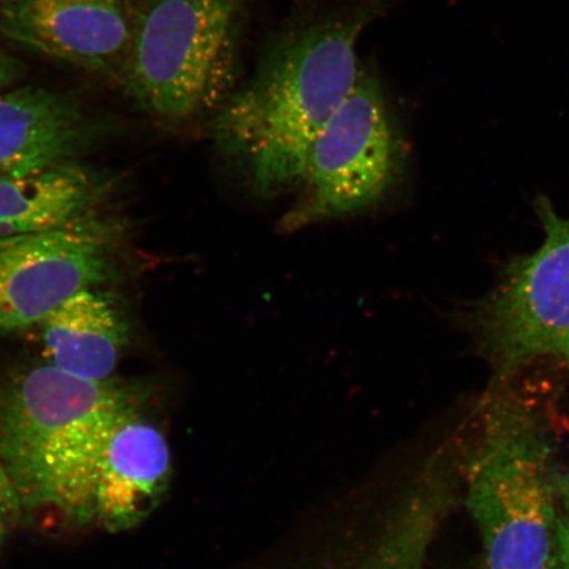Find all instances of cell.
Returning a JSON list of instances; mask_svg holds the SVG:
<instances>
[{
    "label": "cell",
    "mask_w": 569,
    "mask_h": 569,
    "mask_svg": "<svg viewBox=\"0 0 569 569\" xmlns=\"http://www.w3.org/2000/svg\"><path fill=\"white\" fill-rule=\"evenodd\" d=\"M380 6L345 0L295 13L210 120L212 139L261 194L300 188L312 142L358 81L359 41Z\"/></svg>",
    "instance_id": "6da1fadb"
},
{
    "label": "cell",
    "mask_w": 569,
    "mask_h": 569,
    "mask_svg": "<svg viewBox=\"0 0 569 569\" xmlns=\"http://www.w3.org/2000/svg\"><path fill=\"white\" fill-rule=\"evenodd\" d=\"M248 0H133L119 83L162 126L210 123L237 83Z\"/></svg>",
    "instance_id": "7a4b0ae2"
},
{
    "label": "cell",
    "mask_w": 569,
    "mask_h": 569,
    "mask_svg": "<svg viewBox=\"0 0 569 569\" xmlns=\"http://www.w3.org/2000/svg\"><path fill=\"white\" fill-rule=\"evenodd\" d=\"M467 466V507L488 569H550L555 526L552 450L538 412L495 383L479 408Z\"/></svg>",
    "instance_id": "3957f363"
},
{
    "label": "cell",
    "mask_w": 569,
    "mask_h": 569,
    "mask_svg": "<svg viewBox=\"0 0 569 569\" xmlns=\"http://www.w3.org/2000/svg\"><path fill=\"white\" fill-rule=\"evenodd\" d=\"M170 473L166 437L130 397L63 446L49 462L36 505H53L78 522L123 531L158 507Z\"/></svg>",
    "instance_id": "277c9868"
},
{
    "label": "cell",
    "mask_w": 569,
    "mask_h": 569,
    "mask_svg": "<svg viewBox=\"0 0 569 569\" xmlns=\"http://www.w3.org/2000/svg\"><path fill=\"white\" fill-rule=\"evenodd\" d=\"M401 159L400 138L379 80L366 68L312 142L287 232L371 208Z\"/></svg>",
    "instance_id": "5b68a950"
},
{
    "label": "cell",
    "mask_w": 569,
    "mask_h": 569,
    "mask_svg": "<svg viewBox=\"0 0 569 569\" xmlns=\"http://www.w3.org/2000/svg\"><path fill=\"white\" fill-rule=\"evenodd\" d=\"M545 240L511 262L500 283L478 306L475 336L495 371L509 381L540 356L557 353L569 333V218L539 202Z\"/></svg>",
    "instance_id": "8992f818"
},
{
    "label": "cell",
    "mask_w": 569,
    "mask_h": 569,
    "mask_svg": "<svg viewBox=\"0 0 569 569\" xmlns=\"http://www.w3.org/2000/svg\"><path fill=\"white\" fill-rule=\"evenodd\" d=\"M130 398L110 381L80 379L51 365L0 393V459L21 507H36L49 462L76 433Z\"/></svg>",
    "instance_id": "52a82bcc"
},
{
    "label": "cell",
    "mask_w": 569,
    "mask_h": 569,
    "mask_svg": "<svg viewBox=\"0 0 569 569\" xmlns=\"http://www.w3.org/2000/svg\"><path fill=\"white\" fill-rule=\"evenodd\" d=\"M106 232L87 218L0 238V333L40 325L70 297L104 281Z\"/></svg>",
    "instance_id": "ba28073f"
},
{
    "label": "cell",
    "mask_w": 569,
    "mask_h": 569,
    "mask_svg": "<svg viewBox=\"0 0 569 569\" xmlns=\"http://www.w3.org/2000/svg\"><path fill=\"white\" fill-rule=\"evenodd\" d=\"M133 0H0V33L21 47L119 81Z\"/></svg>",
    "instance_id": "9c48e42d"
},
{
    "label": "cell",
    "mask_w": 569,
    "mask_h": 569,
    "mask_svg": "<svg viewBox=\"0 0 569 569\" xmlns=\"http://www.w3.org/2000/svg\"><path fill=\"white\" fill-rule=\"evenodd\" d=\"M99 126L73 98L41 88L0 92V177H24L77 162Z\"/></svg>",
    "instance_id": "30bf717a"
},
{
    "label": "cell",
    "mask_w": 569,
    "mask_h": 569,
    "mask_svg": "<svg viewBox=\"0 0 569 569\" xmlns=\"http://www.w3.org/2000/svg\"><path fill=\"white\" fill-rule=\"evenodd\" d=\"M49 365L80 379L109 381L126 341V326L94 289L80 291L42 322Z\"/></svg>",
    "instance_id": "8fae6325"
},
{
    "label": "cell",
    "mask_w": 569,
    "mask_h": 569,
    "mask_svg": "<svg viewBox=\"0 0 569 569\" xmlns=\"http://www.w3.org/2000/svg\"><path fill=\"white\" fill-rule=\"evenodd\" d=\"M104 182L78 162L24 177H0V238L59 229L84 218Z\"/></svg>",
    "instance_id": "7c38bea8"
},
{
    "label": "cell",
    "mask_w": 569,
    "mask_h": 569,
    "mask_svg": "<svg viewBox=\"0 0 569 569\" xmlns=\"http://www.w3.org/2000/svg\"><path fill=\"white\" fill-rule=\"evenodd\" d=\"M431 532L422 518L400 513L358 569H419Z\"/></svg>",
    "instance_id": "4fadbf2b"
},
{
    "label": "cell",
    "mask_w": 569,
    "mask_h": 569,
    "mask_svg": "<svg viewBox=\"0 0 569 569\" xmlns=\"http://www.w3.org/2000/svg\"><path fill=\"white\" fill-rule=\"evenodd\" d=\"M20 508L21 502L16 487L0 459V549L4 542L7 526L12 521V517L18 516Z\"/></svg>",
    "instance_id": "5bb4252c"
},
{
    "label": "cell",
    "mask_w": 569,
    "mask_h": 569,
    "mask_svg": "<svg viewBox=\"0 0 569 569\" xmlns=\"http://www.w3.org/2000/svg\"><path fill=\"white\" fill-rule=\"evenodd\" d=\"M550 569H569V519L560 518L555 526Z\"/></svg>",
    "instance_id": "9a60e30c"
},
{
    "label": "cell",
    "mask_w": 569,
    "mask_h": 569,
    "mask_svg": "<svg viewBox=\"0 0 569 569\" xmlns=\"http://www.w3.org/2000/svg\"><path fill=\"white\" fill-rule=\"evenodd\" d=\"M21 76H23L21 62L0 52V92L10 90Z\"/></svg>",
    "instance_id": "2e32d148"
},
{
    "label": "cell",
    "mask_w": 569,
    "mask_h": 569,
    "mask_svg": "<svg viewBox=\"0 0 569 569\" xmlns=\"http://www.w3.org/2000/svg\"><path fill=\"white\" fill-rule=\"evenodd\" d=\"M557 490L566 509L569 511V472L561 476V478H557Z\"/></svg>",
    "instance_id": "e0dca14e"
},
{
    "label": "cell",
    "mask_w": 569,
    "mask_h": 569,
    "mask_svg": "<svg viewBox=\"0 0 569 569\" xmlns=\"http://www.w3.org/2000/svg\"><path fill=\"white\" fill-rule=\"evenodd\" d=\"M558 355L563 356L569 368V333L568 337L565 339L563 345L560 346Z\"/></svg>",
    "instance_id": "ac0fdd59"
}]
</instances>
